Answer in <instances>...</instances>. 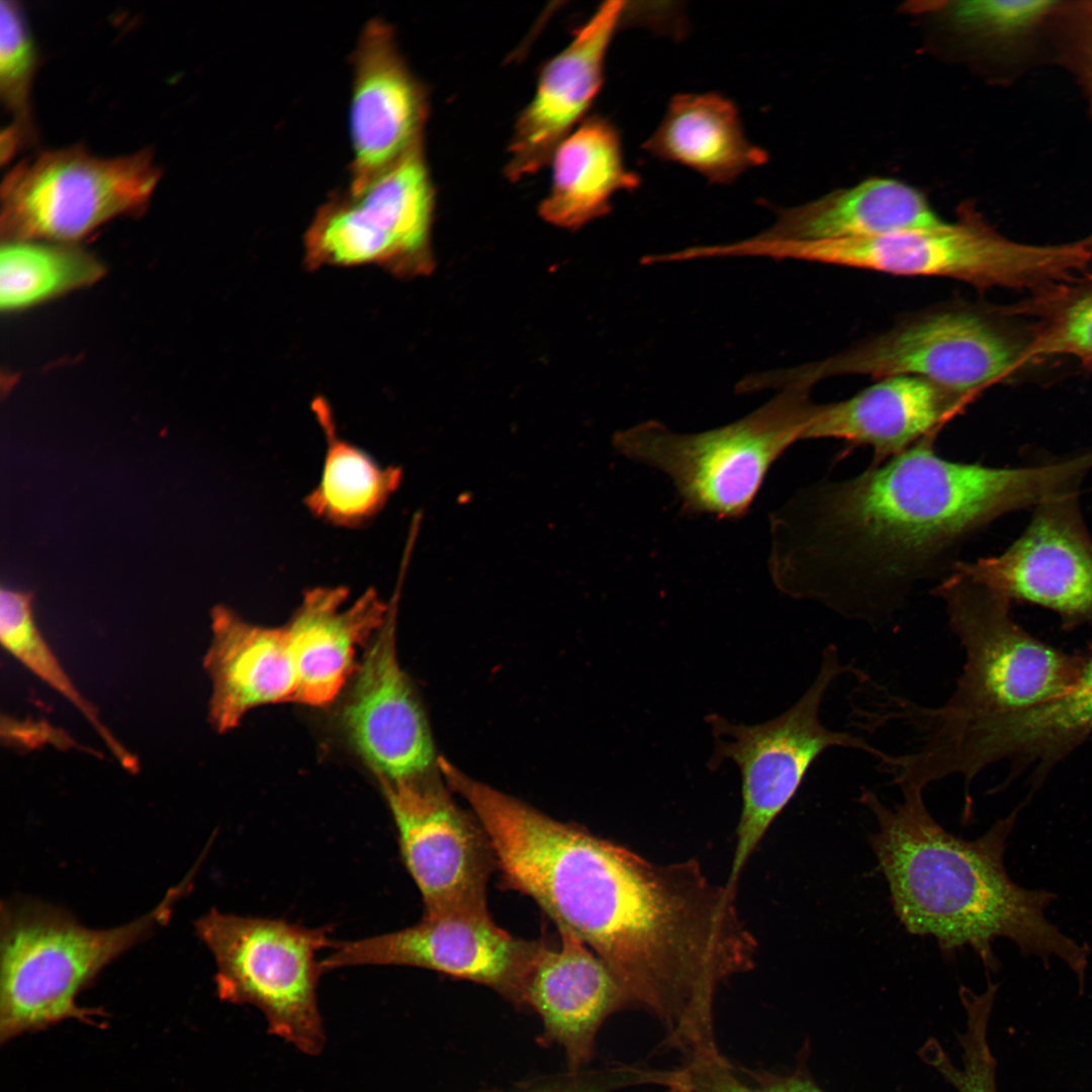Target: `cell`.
I'll return each instance as SVG.
<instances>
[{
    "mask_svg": "<svg viewBox=\"0 0 1092 1092\" xmlns=\"http://www.w3.org/2000/svg\"><path fill=\"white\" fill-rule=\"evenodd\" d=\"M930 434L849 478L799 488L770 513L768 570L783 594L871 626L939 581L974 534L1078 489L1074 457L1023 467L943 458Z\"/></svg>",
    "mask_w": 1092,
    "mask_h": 1092,
    "instance_id": "cell-1",
    "label": "cell"
},
{
    "mask_svg": "<svg viewBox=\"0 0 1092 1092\" xmlns=\"http://www.w3.org/2000/svg\"><path fill=\"white\" fill-rule=\"evenodd\" d=\"M902 801L889 807L872 791L859 802L876 817L870 843L890 891L895 914L914 935H930L947 957L970 946L988 975L1000 963L998 938L1013 942L1025 958L1044 967L1059 960L1085 990L1090 948L1046 917L1057 895L1015 883L1005 866L1008 839L1023 800L984 834L966 840L945 830L928 811L924 789L902 786Z\"/></svg>",
    "mask_w": 1092,
    "mask_h": 1092,
    "instance_id": "cell-2",
    "label": "cell"
},
{
    "mask_svg": "<svg viewBox=\"0 0 1092 1092\" xmlns=\"http://www.w3.org/2000/svg\"><path fill=\"white\" fill-rule=\"evenodd\" d=\"M197 868L145 915L106 929L84 926L64 909L24 900L3 903L0 923V1041L65 1020L99 1026L103 1010L78 994L112 961L166 924L191 889Z\"/></svg>",
    "mask_w": 1092,
    "mask_h": 1092,
    "instance_id": "cell-3",
    "label": "cell"
},
{
    "mask_svg": "<svg viewBox=\"0 0 1092 1092\" xmlns=\"http://www.w3.org/2000/svg\"><path fill=\"white\" fill-rule=\"evenodd\" d=\"M753 256L794 259L896 276L944 277L979 289H1027L1038 297L1086 275L1092 264L1088 238L1032 245L997 233L972 210L958 221L842 241L757 239Z\"/></svg>",
    "mask_w": 1092,
    "mask_h": 1092,
    "instance_id": "cell-4",
    "label": "cell"
},
{
    "mask_svg": "<svg viewBox=\"0 0 1092 1092\" xmlns=\"http://www.w3.org/2000/svg\"><path fill=\"white\" fill-rule=\"evenodd\" d=\"M779 394L747 416L700 433H677L658 421L618 432L616 449L666 475L681 511L720 520L743 518L771 465L805 434L816 403L812 384L784 378Z\"/></svg>",
    "mask_w": 1092,
    "mask_h": 1092,
    "instance_id": "cell-5",
    "label": "cell"
},
{
    "mask_svg": "<svg viewBox=\"0 0 1092 1092\" xmlns=\"http://www.w3.org/2000/svg\"><path fill=\"white\" fill-rule=\"evenodd\" d=\"M932 595L944 605L948 626L965 652L963 671L949 698L933 709L956 718L1018 713L1068 693L1087 657L1067 653L1017 624L1011 603L954 570Z\"/></svg>",
    "mask_w": 1092,
    "mask_h": 1092,
    "instance_id": "cell-6",
    "label": "cell"
},
{
    "mask_svg": "<svg viewBox=\"0 0 1092 1092\" xmlns=\"http://www.w3.org/2000/svg\"><path fill=\"white\" fill-rule=\"evenodd\" d=\"M841 662L838 649L827 646L813 682L787 711L764 723H732L718 714L706 716L714 737L710 769L731 760L741 774L742 807L728 882L737 889L750 855L798 792L808 769L824 751L841 747L861 750L878 761L889 753L864 738L823 725L820 708L830 686L844 673H856Z\"/></svg>",
    "mask_w": 1092,
    "mask_h": 1092,
    "instance_id": "cell-7",
    "label": "cell"
},
{
    "mask_svg": "<svg viewBox=\"0 0 1092 1092\" xmlns=\"http://www.w3.org/2000/svg\"><path fill=\"white\" fill-rule=\"evenodd\" d=\"M1027 341L995 308L949 302L798 370L813 384L843 375H913L976 397L1025 365Z\"/></svg>",
    "mask_w": 1092,
    "mask_h": 1092,
    "instance_id": "cell-8",
    "label": "cell"
},
{
    "mask_svg": "<svg viewBox=\"0 0 1092 1092\" xmlns=\"http://www.w3.org/2000/svg\"><path fill=\"white\" fill-rule=\"evenodd\" d=\"M194 926L213 956L221 1000L256 1006L269 1032L301 1052L314 1056L323 1051L326 1035L316 989L324 970L316 956L334 944L330 927L309 928L215 908Z\"/></svg>",
    "mask_w": 1092,
    "mask_h": 1092,
    "instance_id": "cell-9",
    "label": "cell"
},
{
    "mask_svg": "<svg viewBox=\"0 0 1092 1092\" xmlns=\"http://www.w3.org/2000/svg\"><path fill=\"white\" fill-rule=\"evenodd\" d=\"M150 150L105 158L82 146L50 150L9 170L0 190L2 238L69 244L145 210L161 178Z\"/></svg>",
    "mask_w": 1092,
    "mask_h": 1092,
    "instance_id": "cell-10",
    "label": "cell"
},
{
    "mask_svg": "<svg viewBox=\"0 0 1092 1092\" xmlns=\"http://www.w3.org/2000/svg\"><path fill=\"white\" fill-rule=\"evenodd\" d=\"M434 190L423 143L358 193L334 194L304 235L307 267L374 265L400 277L433 268Z\"/></svg>",
    "mask_w": 1092,
    "mask_h": 1092,
    "instance_id": "cell-11",
    "label": "cell"
},
{
    "mask_svg": "<svg viewBox=\"0 0 1092 1092\" xmlns=\"http://www.w3.org/2000/svg\"><path fill=\"white\" fill-rule=\"evenodd\" d=\"M380 783L424 915L488 912L487 885L497 870L490 838L475 814L453 800L438 762L422 775Z\"/></svg>",
    "mask_w": 1092,
    "mask_h": 1092,
    "instance_id": "cell-12",
    "label": "cell"
},
{
    "mask_svg": "<svg viewBox=\"0 0 1092 1092\" xmlns=\"http://www.w3.org/2000/svg\"><path fill=\"white\" fill-rule=\"evenodd\" d=\"M543 939L526 940L499 927L489 912L424 915L410 927L334 942L324 971L353 966H408L484 985L520 1005Z\"/></svg>",
    "mask_w": 1092,
    "mask_h": 1092,
    "instance_id": "cell-13",
    "label": "cell"
},
{
    "mask_svg": "<svg viewBox=\"0 0 1092 1092\" xmlns=\"http://www.w3.org/2000/svg\"><path fill=\"white\" fill-rule=\"evenodd\" d=\"M961 572L1007 599L1049 609L1067 627L1092 625V536L1078 492L1033 508L1022 534L1001 554L959 560Z\"/></svg>",
    "mask_w": 1092,
    "mask_h": 1092,
    "instance_id": "cell-14",
    "label": "cell"
},
{
    "mask_svg": "<svg viewBox=\"0 0 1092 1092\" xmlns=\"http://www.w3.org/2000/svg\"><path fill=\"white\" fill-rule=\"evenodd\" d=\"M399 589L390 601L358 671L343 720L357 751L379 781L416 777L437 766L425 711L396 653Z\"/></svg>",
    "mask_w": 1092,
    "mask_h": 1092,
    "instance_id": "cell-15",
    "label": "cell"
},
{
    "mask_svg": "<svg viewBox=\"0 0 1092 1092\" xmlns=\"http://www.w3.org/2000/svg\"><path fill=\"white\" fill-rule=\"evenodd\" d=\"M353 73L349 192L358 193L422 143L427 100L381 19L365 24Z\"/></svg>",
    "mask_w": 1092,
    "mask_h": 1092,
    "instance_id": "cell-16",
    "label": "cell"
},
{
    "mask_svg": "<svg viewBox=\"0 0 1092 1092\" xmlns=\"http://www.w3.org/2000/svg\"><path fill=\"white\" fill-rule=\"evenodd\" d=\"M556 928L559 941L543 939L519 1006L539 1015L544 1037L563 1050L570 1071L576 1072L590 1060L605 1019L628 1005L605 963L574 933Z\"/></svg>",
    "mask_w": 1092,
    "mask_h": 1092,
    "instance_id": "cell-17",
    "label": "cell"
},
{
    "mask_svg": "<svg viewBox=\"0 0 1092 1092\" xmlns=\"http://www.w3.org/2000/svg\"><path fill=\"white\" fill-rule=\"evenodd\" d=\"M626 2L603 3L572 41L544 68L531 103L519 117L507 172L518 180L553 156L587 110L604 81V64Z\"/></svg>",
    "mask_w": 1092,
    "mask_h": 1092,
    "instance_id": "cell-18",
    "label": "cell"
},
{
    "mask_svg": "<svg viewBox=\"0 0 1092 1092\" xmlns=\"http://www.w3.org/2000/svg\"><path fill=\"white\" fill-rule=\"evenodd\" d=\"M973 398L922 377L888 376L848 398L816 403L805 439L869 446L877 465L939 433Z\"/></svg>",
    "mask_w": 1092,
    "mask_h": 1092,
    "instance_id": "cell-19",
    "label": "cell"
},
{
    "mask_svg": "<svg viewBox=\"0 0 1092 1092\" xmlns=\"http://www.w3.org/2000/svg\"><path fill=\"white\" fill-rule=\"evenodd\" d=\"M212 639L203 665L211 679L209 721L219 733L234 729L254 707L294 701L296 672L284 628L245 621L224 606L211 610Z\"/></svg>",
    "mask_w": 1092,
    "mask_h": 1092,
    "instance_id": "cell-20",
    "label": "cell"
},
{
    "mask_svg": "<svg viewBox=\"0 0 1092 1092\" xmlns=\"http://www.w3.org/2000/svg\"><path fill=\"white\" fill-rule=\"evenodd\" d=\"M349 589L322 586L305 592L285 627L297 690L295 702L325 706L351 673L356 647L384 624L389 604L373 588L345 608Z\"/></svg>",
    "mask_w": 1092,
    "mask_h": 1092,
    "instance_id": "cell-21",
    "label": "cell"
},
{
    "mask_svg": "<svg viewBox=\"0 0 1092 1092\" xmlns=\"http://www.w3.org/2000/svg\"><path fill=\"white\" fill-rule=\"evenodd\" d=\"M1092 736V655L1060 698L1014 714L979 720L971 744L984 767L1008 762V782L1029 771L1033 794L1052 770Z\"/></svg>",
    "mask_w": 1092,
    "mask_h": 1092,
    "instance_id": "cell-22",
    "label": "cell"
},
{
    "mask_svg": "<svg viewBox=\"0 0 1092 1092\" xmlns=\"http://www.w3.org/2000/svg\"><path fill=\"white\" fill-rule=\"evenodd\" d=\"M925 196L897 180L871 178L814 201L781 210L757 235L790 241H842L885 236L944 223Z\"/></svg>",
    "mask_w": 1092,
    "mask_h": 1092,
    "instance_id": "cell-23",
    "label": "cell"
},
{
    "mask_svg": "<svg viewBox=\"0 0 1092 1092\" xmlns=\"http://www.w3.org/2000/svg\"><path fill=\"white\" fill-rule=\"evenodd\" d=\"M643 149L715 184L732 183L768 160L767 153L746 138L734 103L714 92L673 96Z\"/></svg>",
    "mask_w": 1092,
    "mask_h": 1092,
    "instance_id": "cell-24",
    "label": "cell"
},
{
    "mask_svg": "<svg viewBox=\"0 0 1092 1092\" xmlns=\"http://www.w3.org/2000/svg\"><path fill=\"white\" fill-rule=\"evenodd\" d=\"M639 184L638 175L625 166L618 130L594 117L556 148L552 186L540 212L556 225L578 228L606 214L615 193Z\"/></svg>",
    "mask_w": 1092,
    "mask_h": 1092,
    "instance_id": "cell-25",
    "label": "cell"
},
{
    "mask_svg": "<svg viewBox=\"0 0 1092 1092\" xmlns=\"http://www.w3.org/2000/svg\"><path fill=\"white\" fill-rule=\"evenodd\" d=\"M312 411L324 432L326 452L320 481L303 503L317 519L356 528L375 518L398 488L402 470L383 467L339 437L330 406L316 398Z\"/></svg>",
    "mask_w": 1092,
    "mask_h": 1092,
    "instance_id": "cell-26",
    "label": "cell"
},
{
    "mask_svg": "<svg viewBox=\"0 0 1092 1092\" xmlns=\"http://www.w3.org/2000/svg\"><path fill=\"white\" fill-rule=\"evenodd\" d=\"M103 266L69 244L7 242L0 255V307L23 309L96 282Z\"/></svg>",
    "mask_w": 1092,
    "mask_h": 1092,
    "instance_id": "cell-27",
    "label": "cell"
},
{
    "mask_svg": "<svg viewBox=\"0 0 1092 1092\" xmlns=\"http://www.w3.org/2000/svg\"><path fill=\"white\" fill-rule=\"evenodd\" d=\"M33 601L31 592L1 587L0 640L3 648L82 714L122 768L138 772L140 765L135 755L103 723L98 710L78 690L39 630Z\"/></svg>",
    "mask_w": 1092,
    "mask_h": 1092,
    "instance_id": "cell-28",
    "label": "cell"
},
{
    "mask_svg": "<svg viewBox=\"0 0 1092 1092\" xmlns=\"http://www.w3.org/2000/svg\"><path fill=\"white\" fill-rule=\"evenodd\" d=\"M1063 1L976 0L945 3L950 26L992 47L1031 50L1043 34H1052Z\"/></svg>",
    "mask_w": 1092,
    "mask_h": 1092,
    "instance_id": "cell-29",
    "label": "cell"
},
{
    "mask_svg": "<svg viewBox=\"0 0 1092 1092\" xmlns=\"http://www.w3.org/2000/svg\"><path fill=\"white\" fill-rule=\"evenodd\" d=\"M998 985L988 982L981 993L961 987L966 1010V1029L959 1034L962 1065H953L940 1044L929 1039L920 1050L924 1062L934 1068L958 1092H998L996 1060L989 1043V1022Z\"/></svg>",
    "mask_w": 1092,
    "mask_h": 1092,
    "instance_id": "cell-30",
    "label": "cell"
},
{
    "mask_svg": "<svg viewBox=\"0 0 1092 1092\" xmlns=\"http://www.w3.org/2000/svg\"><path fill=\"white\" fill-rule=\"evenodd\" d=\"M1042 320L1027 341L1024 363L1067 356L1092 369V276L1038 297Z\"/></svg>",
    "mask_w": 1092,
    "mask_h": 1092,
    "instance_id": "cell-31",
    "label": "cell"
},
{
    "mask_svg": "<svg viewBox=\"0 0 1092 1092\" xmlns=\"http://www.w3.org/2000/svg\"><path fill=\"white\" fill-rule=\"evenodd\" d=\"M0 96L13 114V124L28 143L35 140L30 94L38 66V51L17 2L1 1Z\"/></svg>",
    "mask_w": 1092,
    "mask_h": 1092,
    "instance_id": "cell-32",
    "label": "cell"
},
{
    "mask_svg": "<svg viewBox=\"0 0 1092 1092\" xmlns=\"http://www.w3.org/2000/svg\"><path fill=\"white\" fill-rule=\"evenodd\" d=\"M672 1092H824L802 1071L748 1084L721 1055L694 1058L678 1069Z\"/></svg>",
    "mask_w": 1092,
    "mask_h": 1092,
    "instance_id": "cell-33",
    "label": "cell"
},
{
    "mask_svg": "<svg viewBox=\"0 0 1092 1092\" xmlns=\"http://www.w3.org/2000/svg\"><path fill=\"white\" fill-rule=\"evenodd\" d=\"M1052 35L1062 63L1075 75L1092 105V1L1064 2Z\"/></svg>",
    "mask_w": 1092,
    "mask_h": 1092,
    "instance_id": "cell-34",
    "label": "cell"
},
{
    "mask_svg": "<svg viewBox=\"0 0 1092 1092\" xmlns=\"http://www.w3.org/2000/svg\"><path fill=\"white\" fill-rule=\"evenodd\" d=\"M671 1071L619 1067L596 1072L580 1071L554 1080L527 1086L516 1092H610L625 1086L655 1084L666 1086Z\"/></svg>",
    "mask_w": 1092,
    "mask_h": 1092,
    "instance_id": "cell-35",
    "label": "cell"
}]
</instances>
